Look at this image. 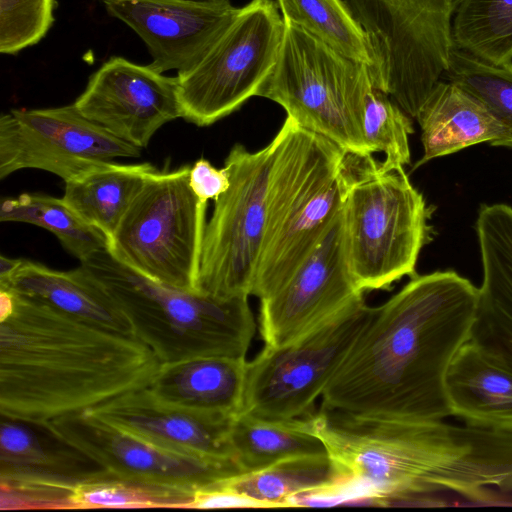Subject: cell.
<instances>
[{
    "label": "cell",
    "instance_id": "7",
    "mask_svg": "<svg viewBox=\"0 0 512 512\" xmlns=\"http://www.w3.org/2000/svg\"><path fill=\"white\" fill-rule=\"evenodd\" d=\"M370 67L284 21L276 64L257 96L278 103L299 126L347 154L372 152L362 129L364 99L372 87Z\"/></svg>",
    "mask_w": 512,
    "mask_h": 512
},
{
    "label": "cell",
    "instance_id": "25",
    "mask_svg": "<svg viewBox=\"0 0 512 512\" xmlns=\"http://www.w3.org/2000/svg\"><path fill=\"white\" fill-rule=\"evenodd\" d=\"M159 169L149 162L97 165L64 182L65 203L87 224L113 236L126 211Z\"/></svg>",
    "mask_w": 512,
    "mask_h": 512
},
{
    "label": "cell",
    "instance_id": "32",
    "mask_svg": "<svg viewBox=\"0 0 512 512\" xmlns=\"http://www.w3.org/2000/svg\"><path fill=\"white\" fill-rule=\"evenodd\" d=\"M443 76L479 100L512 140V62L492 64L453 46Z\"/></svg>",
    "mask_w": 512,
    "mask_h": 512
},
{
    "label": "cell",
    "instance_id": "16",
    "mask_svg": "<svg viewBox=\"0 0 512 512\" xmlns=\"http://www.w3.org/2000/svg\"><path fill=\"white\" fill-rule=\"evenodd\" d=\"M73 104L88 120L141 149L163 125L182 118L177 76L120 56L89 77Z\"/></svg>",
    "mask_w": 512,
    "mask_h": 512
},
{
    "label": "cell",
    "instance_id": "31",
    "mask_svg": "<svg viewBox=\"0 0 512 512\" xmlns=\"http://www.w3.org/2000/svg\"><path fill=\"white\" fill-rule=\"evenodd\" d=\"M194 493V490L119 478L106 472L77 483L70 501L72 509H189Z\"/></svg>",
    "mask_w": 512,
    "mask_h": 512
},
{
    "label": "cell",
    "instance_id": "13",
    "mask_svg": "<svg viewBox=\"0 0 512 512\" xmlns=\"http://www.w3.org/2000/svg\"><path fill=\"white\" fill-rule=\"evenodd\" d=\"M141 148L85 118L74 104L13 109L0 117V179L39 169L69 181L116 158H138Z\"/></svg>",
    "mask_w": 512,
    "mask_h": 512
},
{
    "label": "cell",
    "instance_id": "30",
    "mask_svg": "<svg viewBox=\"0 0 512 512\" xmlns=\"http://www.w3.org/2000/svg\"><path fill=\"white\" fill-rule=\"evenodd\" d=\"M283 21L294 24L354 60L373 65L366 34L344 0H277Z\"/></svg>",
    "mask_w": 512,
    "mask_h": 512
},
{
    "label": "cell",
    "instance_id": "3",
    "mask_svg": "<svg viewBox=\"0 0 512 512\" xmlns=\"http://www.w3.org/2000/svg\"><path fill=\"white\" fill-rule=\"evenodd\" d=\"M11 293L0 320L2 417L43 425L143 389L158 371L160 360L135 336Z\"/></svg>",
    "mask_w": 512,
    "mask_h": 512
},
{
    "label": "cell",
    "instance_id": "26",
    "mask_svg": "<svg viewBox=\"0 0 512 512\" xmlns=\"http://www.w3.org/2000/svg\"><path fill=\"white\" fill-rule=\"evenodd\" d=\"M342 480L328 454L289 458L269 467L223 479L214 486L248 507H291L294 497Z\"/></svg>",
    "mask_w": 512,
    "mask_h": 512
},
{
    "label": "cell",
    "instance_id": "4",
    "mask_svg": "<svg viewBox=\"0 0 512 512\" xmlns=\"http://www.w3.org/2000/svg\"><path fill=\"white\" fill-rule=\"evenodd\" d=\"M263 244L251 295L281 288L340 215L347 153L331 140L284 121L276 136Z\"/></svg>",
    "mask_w": 512,
    "mask_h": 512
},
{
    "label": "cell",
    "instance_id": "21",
    "mask_svg": "<svg viewBox=\"0 0 512 512\" xmlns=\"http://www.w3.org/2000/svg\"><path fill=\"white\" fill-rule=\"evenodd\" d=\"M246 364V359L218 356L161 363L144 389L164 405L235 417L242 405Z\"/></svg>",
    "mask_w": 512,
    "mask_h": 512
},
{
    "label": "cell",
    "instance_id": "12",
    "mask_svg": "<svg viewBox=\"0 0 512 512\" xmlns=\"http://www.w3.org/2000/svg\"><path fill=\"white\" fill-rule=\"evenodd\" d=\"M284 33L273 0H251L191 69L178 72L182 118L199 127L238 110L272 72Z\"/></svg>",
    "mask_w": 512,
    "mask_h": 512
},
{
    "label": "cell",
    "instance_id": "11",
    "mask_svg": "<svg viewBox=\"0 0 512 512\" xmlns=\"http://www.w3.org/2000/svg\"><path fill=\"white\" fill-rule=\"evenodd\" d=\"M274 151L273 140L255 152L237 143L225 158L230 186L214 201L206 224L196 293L217 299L251 295L265 233Z\"/></svg>",
    "mask_w": 512,
    "mask_h": 512
},
{
    "label": "cell",
    "instance_id": "15",
    "mask_svg": "<svg viewBox=\"0 0 512 512\" xmlns=\"http://www.w3.org/2000/svg\"><path fill=\"white\" fill-rule=\"evenodd\" d=\"M347 265L342 211L288 281L261 299L259 325L264 347L279 348L302 337L363 297Z\"/></svg>",
    "mask_w": 512,
    "mask_h": 512
},
{
    "label": "cell",
    "instance_id": "1",
    "mask_svg": "<svg viewBox=\"0 0 512 512\" xmlns=\"http://www.w3.org/2000/svg\"><path fill=\"white\" fill-rule=\"evenodd\" d=\"M343 480L336 503L496 504L512 494V430L321 406L307 415Z\"/></svg>",
    "mask_w": 512,
    "mask_h": 512
},
{
    "label": "cell",
    "instance_id": "36",
    "mask_svg": "<svg viewBox=\"0 0 512 512\" xmlns=\"http://www.w3.org/2000/svg\"><path fill=\"white\" fill-rule=\"evenodd\" d=\"M21 259H12L1 255L0 257V278L11 274L20 264Z\"/></svg>",
    "mask_w": 512,
    "mask_h": 512
},
{
    "label": "cell",
    "instance_id": "34",
    "mask_svg": "<svg viewBox=\"0 0 512 512\" xmlns=\"http://www.w3.org/2000/svg\"><path fill=\"white\" fill-rule=\"evenodd\" d=\"M56 0H0V52L15 55L44 38Z\"/></svg>",
    "mask_w": 512,
    "mask_h": 512
},
{
    "label": "cell",
    "instance_id": "17",
    "mask_svg": "<svg viewBox=\"0 0 512 512\" xmlns=\"http://www.w3.org/2000/svg\"><path fill=\"white\" fill-rule=\"evenodd\" d=\"M107 12L146 44L150 65L163 73L193 68L231 25L229 0H102Z\"/></svg>",
    "mask_w": 512,
    "mask_h": 512
},
{
    "label": "cell",
    "instance_id": "6",
    "mask_svg": "<svg viewBox=\"0 0 512 512\" xmlns=\"http://www.w3.org/2000/svg\"><path fill=\"white\" fill-rule=\"evenodd\" d=\"M346 155L342 208L343 247L360 290L389 289L415 277L421 249L432 239L433 209L404 168L381 172L372 156Z\"/></svg>",
    "mask_w": 512,
    "mask_h": 512
},
{
    "label": "cell",
    "instance_id": "8",
    "mask_svg": "<svg viewBox=\"0 0 512 512\" xmlns=\"http://www.w3.org/2000/svg\"><path fill=\"white\" fill-rule=\"evenodd\" d=\"M189 165L153 174L121 219L108 250L138 273L196 293L207 203L189 186Z\"/></svg>",
    "mask_w": 512,
    "mask_h": 512
},
{
    "label": "cell",
    "instance_id": "24",
    "mask_svg": "<svg viewBox=\"0 0 512 512\" xmlns=\"http://www.w3.org/2000/svg\"><path fill=\"white\" fill-rule=\"evenodd\" d=\"M452 415L467 425L512 430V371L467 341L446 375Z\"/></svg>",
    "mask_w": 512,
    "mask_h": 512
},
{
    "label": "cell",
    "instance_id": "5",
    "mask_svg": "<svg viewBox=\"0 0 512 512\" xmlns=\"http://www.w3.org/2000/svg\"><path fill=\"white\" fill-rule=\"evenodd\" d=\"M83 265L109 292L161 363L218 356L246 359L255 333L248 297L217 299L156 282L108 249Z\"/></svg>",
    "mask_w": 512,
    "mask_h": 512
},
{
    "label": "cell",
    "instance_id": "22",
    "mask_svg": "<svg viewBox=\"0 0 512 512\" xmlns=\"http://www.w3.org/2000/svg\"><path fill=\"white\" fill-rule=\"evenodd\" d=\"M0 427V482L29 483L72 489L101 475L102 467L60 441L40 425L2 417Z\"/></svg>",
    "mask_w": 512,
    "mask_h": 512
},
{
    "label": "cell",
    "instance_id": "27",
    "mask_svg": "<svg viewBox=\"0 0 512 512\" xmlns=\"http://www.w3.org/2000/svg\"><path fill=\"white\" fill-rule=\"evenodd\" d=\"M230 439L235 459L244 472L289 458L328 454L321 439L312 433L307 416L265 420L240 413L232 422Z\"/></svg>",
    "mask_w": 512,
    "mask_h": 512
},
{
    "label": "cell",
    "instance_id": "29",
    "mask_svg": "<svg viewBox=\"0 0 512 512\" xmlns=\"http://www.w3.org/2000/svg\"><path fill=\"white\" fill-rule=\"evenodd\" d=\"M452 39L483 61L512 62V0H463L453 17Z\"/></svg>",
    "mask_w": 512,
    "mask_h": 512
},
{
    "label": "cell",
    "instance_id": "18",
    "mask_svg": "<svg viewBox=\"0 0 512 512\" xmlns=\"http://www.w3.org/2000/svg\"><path fill=\"white\" fill-rule=\"evenodd\" d=\"M87 412L178 454L214 461H236L230 439L235 417L199 414L164 405L154 400L144 388Z\"/></svg>",
    "mask_w": 512,
    "mask_h": 512
},
{
    "label": "cell",
    "instance_id": "14",
    "mask_svg": "<svg viewBox=\"0 0 512 512\" xmlns=\"http://www.w3.org/2000/svg\"><path fill=\"white\" fill-rule=\"evenodd\" d=\"M41 426L119 478L196 491L244 473L234 460L214 461L178 454L90 412L59 417Z\"/></svg>",
    "mask_w": 512,
    "mask_h": 512
},
{
    "label": "cell",
    "instance_id": "10",
    "mask_svg": "<svg viewBox=\"0 0 512 512\" xmlns=\"http://www.w3.org/2000/svg\"><path fill=\"white\" fill-rule=\"evenodd\" d=\"M372 309L359 298L297 340L279 348L264 347L247 361L239 414L289 420L312 413Z\"/></svg>",
    "mask_w": 512,
    "mask_h": 512
},
{
    "label": "cell",
    "instance_id": "19",
    "mask_svg": "<svg viewBox=\"0 0 512 512\" xmlns=\"http://www.w3.org/2000/svg\"><path fill=\"white\" fill-rule=\"evenodd\" d=\"M476 231L483 282L468 341L512 371V207L482 205Z\"/></svg>",
    "mask_w": 512,
    "mask_h": 512
},
{
    "label": "cell",
    "instance_id": "35",
    "mask_svg": "<svg viewBox=\"0 0 512 512\" xmlns=\"http://www.w3.org/2000/svg\"><path fill=\"white\" fill-rule=\"evenodd\" d=\"M189 186L201 201H215L229 188L230 175L225 167L218 169L208 160L200 158L190 167Z\"/></svg>",
    "mask_w": 512,
    "mask_h": 512
},
{
    "label": "cell",
    "instance_id": "20",
    "mask_svg": "<svg viewBox=\"0 0 512 512\" xmlns=\"http://www.w3.org/2000/svg\"><path fill=\"white\" fill-rule=\"evenodd\" d=\"M0 288L47 305L95 327L135 336L130 321L104 286L83 266L69 271L21 259Z\"/></svg>",
    "mask_w": 512,
    "mask_h": 512
},
{
    "label": "cell",
    "instance_id": "23",
    "mask_svg": "<svg viewBox=\"0 0 512 512\" xmlns=\"http://www.w3.org/2000/svg\"><path fill=\"white\" fill-rule=\"evenodd\" d=\"M415 118L424 152L413 169L478 143L512 147L510 135L486 107L449 81L437 82Z\"/></svg>",
    "mask_w": 512,
    "mask_h": 512
},
{
    "label": "cell",
    "instance_id": "33",
    "mask_svg": "<svg viewBox=\"0 0 512 512\" xmlns=\"http://www.w3.org/2000/svg\"><path fill=\"white\" fill-rule=\"evenodd\" d=\"M410 116L387 94L372 86L366 93L362 115L364 139L372 154L384 153L381 172L410 164L409 135L414 132Z\"/></svg>",
    "mask_w": 512,
    "mask_h": 512
},
{
    "label": "cell",
    "instance_id": "2",
    "mask_svg": "<svg viewBox=\"0 0 512 512\" xmlns=\"http://www.w3.org/2000/svg\"><path fill=\"white\" fill-rule=\"evenodd\" d=\"M478 288L454 271L412 277L373 307L321 406L412 420L452 415L446 375L469 340Z\"/></svg>",
    "mask_w": 512,
    "mask_h": 512
},
{
    "label": "cell",
    "instance_id": "28",
    "mask_svg": "<svg viewBox=\"0 0 512 512\" xmlns=\"http://www.w3.org/2000/svg\"><path fill=\"white\" fill-rule=\"evenodd\" d=\"M0 221L29 223L50 231L80 262L95 252L108 249L107 237L81 219L62 198L41 193L3 198Z\"/></svg>",
    "mask_w": 512,
    "mask_h": 512
},
{
    "label": "cell",
    "instance_id": "9",
    "mask_svg": "<svg viewBox=\"0 0 512 512\" xmlns=\"http://www.w3.org/2000/svg\"><path fill=\"white\" fill-rule=\"evenodd\" d=\"M462 1L344 0L366 34L374 84L399 100L426 98L447 69Z\"/></svg>",
    "mask_w": 512,
    "mask_h": 512
}]
</instances>
